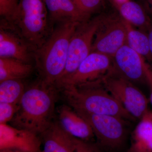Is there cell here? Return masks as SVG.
<instances>
[{
    "label": "cell",
    "mask_w": 152,
    "mask_h": 152,
    "mask_svg": "<svg viewBox=\"0 0 152 152\" xmlns=\"http://www.w3.org/2000/svg\"><path fill=\"white\" fill-rule=\"evenodd\" d=\"M58 91L41 81L26 89L12 126L40 135L53 121Z\"/></svg>",
    "instance_id": "obj_1"
},
{
    "label": "cell",
    "mask_w": 152,
    "mask_h": 152,
    "mask_svg": "<svg viewBox=\"0 0 152 152\" xmlns=\"http://www.w3.org/2000/svg\"><path fill=\"white\" fill-rule=\"evenodd\" d=\"M79 23L67 21L58 24L46 40L34 52L40 81L46 86H55L64 72L71 38Z\"/></svg>",
    "instance_id": "obj_2"
},
{
    "label": "cell",
    "mask_w": 152,
    "mask_h": 152,
    "mask_svg": "<svg viewBox=\"0 0 152 152\" xmlns=\"http://www.w3.org/2000/svg\"><path fill=\"white\" fill-rule=\"evenodd\" d=\"M1 25L16 33L34 52L45 42L53 29L44 0H20L10 20H2Z\"/></svg>",
    "instance_id": "obj_3"
},
{
    "label": "cell",
    "mask_w": 152,
    "mask_h": 152,
    "mask_svg": "<svg viewBox=\"0 0 152 152\" xmlns=\"http://www.w3.org/2000/svg\"><path fill=\"white\" fill-rule=\"evenodd\" d=\"M61 91L68 104L76 111L115 116L127 121H136L107 91L102 80L68 87Z\"/></svg>",
    "instance_id": "obj_4"
},
{
    "label": "cell",
    "mask_w": 152,
    "mask_h": 152,
    "mask_svg": "<svg viewBox=\"0 0 152 152\" xmlns=\"http://www.w3.org/2000/svg\"><path fill=\"white\" fill-rule=\"evenodd\" d=\"M75 111L90 125L96 139L97 143L104 151H122L127 139L128 121L115 116Z\"/></svg>",
    "instance_id": "obj_5"
},
{
    "label": "cell",
    "mask_w": 152,
    "mask_h": 152,
    "mask_svg": "<svg viewBox=\"0 0 152 152\" xmlns=\"http://www.w3.org/2000/svg\"><path fill=\"white\" fill-rule=\"evenodd\" d=\"M107 91L135 120L148 110V100L141 91L114 69L113 66L102 79Z\"/></svg>",
    "instance_id": "obj_6"
},
{
    "label": "cell",
    "mask_w": 152,
    "mask_h": 152,
    "mask_svg": "<svg viewBox=\"0 0 152 152\" xmlns=\"http://www.w3.org/2000/svg\"><path fill=\"white\" fill-rule=\"evenodd\" d=\"M103 12L79 23L77 26L70 41L65 69L55 86L72 75L91 53L93 41L100 24Z\"/></svg>",
    "instance_id": "obj_7"
},
{
    "label": "cell",
    "mask_w": 152,
    "mask_h": 152,
    "mask_svg": "<svg viewBox=\"0 0 152 152\" xmlns=\"http://www.w3.org/2000/svg\"><path fill=\"white\" fill-rule=\"evenodd\" d=\"M126 21L118 11L104 12L95 34L91 53L97 52L113 57L126 45Z\"/></svg>",
    "instance_id": "obj_8"
},
{
    "label": "cell",
    "mask_w": 152,
    "mask_h": 152,
    "mask_svg": "<svg viewBox=\"0 0 152 152\" xmlns=\"http://www.w3.org/2000/svg\"><path fill=\"white\" fill-rule=\"evenodd\" d=\"M113 66V57L97 52L91 53L72 75L55 86L58 91L102 80Z\"/></svg>",
    "instance_id": "obj_9"
},
{
    "label": "cell",
    "mask_w": 152,
    "mask_h": 152,
    "mask_svg": "<svg viewBox=\"0 0 152 152\" xmlns=\"http://www.w3.org/2000/svg\"><path fill=\"white\" fill-rule=\"evenodd\" d=\"M114 69L134 84L148 85L152 89V70L145 58L127 45L113 57Z\"/></svg>",
    "instance_id": "obj_10"
},
{
    "label": "cell",
    "mask_w": 152,
    "mask_h": 152,
    "mask_svg": "<svg viewBox=\"0 0 152 152\" xmlns=\"http://www.w3.org/2000/svg\"><path fill=\"white\" fill-rule=\"evenodd\" d=\"M40 137L35 133L7 124H0V151L42 152Z\"/></svg>",
    "instance_id": "obj_11"
},
{
    "label": "cell",
    "mask_w": 152,
    "mask_h": 152,
    "mask_svg": "<svg viewBox=\"0 0 152 152\" xmlns=\"http://www.w3.org/2000/svg\"><path fill=\"white\" fill-rule=\"evenodd\" d=\"M0 57L12 58L30 64L32 58H34V52L16 33L1 25Z\"/></svg>",
    "instance_id": "obj_12"
},
{
    "label": "cell",
    "mask_w": 152,
    "mask_h": 152,
    "mask_svg": "<svg viewBox=\"0 0 152 152\" xmlns=\"http://www.w3.org/2000/svg\"><path fill=\"white\" fill-rule=\"evenodd\" d=\"M57 112V120L66 132L79 140L93 141L95 136L91 126L72 107L62 104Z\"/></svg>",
    "instance_id": "obj_13"
},
{
    "label": "cell",
    "mask_w": 152,
    "mask_h": 152,
    "mask_svg": "<svg viewBox=\"0 0 152 152\" xmlns=\"http://www.w3.org/2000/svg\"><path fill=\"white\" fill-rule=\"evenodd\" d=\"M39 136L43 144L42 152H75L77 139L66 132L58 120Z\"/></svg>",
    "instance_id": "obj_14"
},
{
    "label": "cell",
    "mask_w": 152,
    "mask_h": 152,
    "mask_svg": "<svg viewBox=\"0 0 152 152\" xmlns=\"http://www.w3.org/2000/svg\"><path fill=\"white\" fill-rule=\"evenodd\" d=\"M48 10L52 27L54 25L67 21L82 23L92 17L86 15L76 4L73 0H44Z\"/></svg>",
    "instance_id": "obj_15"
},
{
    "label": "cell",
    "mask_w": 152,
    "mask_h": 152,
    "mask_svg": "<svg viewBox=\"0 0 152 152\" xmlns=\"http://www.w3.org/2000/svg\"><path fill=\"white\" fill-rule=\"evenodd\" d=\"M127 152H152V111L148 110L134 129Z\"/></svg>",
    "instance_id": "obj_16"
},
{
    "label": "cell",
    "mask_w": 152,
    "mask_h": 152,
    "mask_svg": "<svg viewBox=\"0 0 152 152\" xmlns=\"http://www.w3.org/2000/svg\"><path fill=\"white\" fill-rule=\"evenodd\" d=\"M116 10L125 21L138 29L148 33L152 20L141 4L128 0L119 5Z\"/></svg>",
    "instance_id": "obj_17"
},
{
    "label": "cell",
    "mask_w": 152,
    "mask_h": 152,
    "mask_svg": "<svg viewBox=\"0 0 152 152\" xmlns=\"http://www.w3.org/2000/svg\"><path fill=\"white\" fill-rule=\"evenodd\" d=\"M32 66L15 59L0 57V82L9 80H22L33 71Z\"/></svg>",
    "instance_id": "obj_18"
},
{
    "label": "cell",
    "mask_w": 152,
    "mask_h": 152,
    "mask_svg": "<svg viewBox=\"0 0 152 152\" xmlns=\"http://www.w3.org/2000/svg\"><path fill=\"white\" fill-rule=\"evenodd\" d=\"M127 28L126 45L142 56L144 58L152 60L150 53L148 34L137 30L125 21Z\"/></svg>",
    "instance_id": "obj_19"
},
{
    "label": "cell",
    "mask_w": 152,
    "mask_h": 152,
    "mask_svg": "<svg viewBox=\"0 0 152 152\" xmlns=\"http://www.w3.org/2000/svg\"><path fill=\"white\" fill-rule=\"evenodd\" d=\"M26 90L22 80L0 82V103L18 104Z\"/></svg>",
    "instance_id": "obj_20"
},
{
    "label": "cell",
    "mask_w": 152,
    "mask_h": 152,
    "mask_svg": "<svg viewBox=\"0 0 152 152\" xmlns=\"http://www.w3.org/2000/svg\"><path fill=\"white\" fill-rule=\"evenodd\" d=\"M79 9L86 15L92 17L104 12L106 8L105 0H73Z\"/></svg>",
    "instance_id": "obj_21"
},
{
    "label": "cell",
    "mask_w": 152,
    "mask_h": 152,
    "mask_svg": "<svg viewBox=\"0 0 152 152\" xmlns=\"http://www.w3.org/2000/svg\"><path fill=\"white\" fill-rule=\"evenodd\" d=\"M20 0H0V15L2 20L9 21L18 7Z\"/></svg>",
    "instance_id": "obj_22"
},
{
    "label": "cell",
    "mask_w": 152,
    "mask_h": 152,
    "mask_svg": "<svg viewBox=\"0 0 152 152\" xmlns=\"http://www.w3.org/2000/svg\"><path fill=\"white\" fill-rule=\"evenodd\" d=\"M19 108V104L0 103V124L10 122Z\"/></svg>",
    "instance_id": "obj_23"
},
{
    "label": "cell",
    "mask_w": 152,
    "mask_h": 152,
    "mask_svg": "<svg viewBox=\"0 0 152 152\" xmlns=\"http://www.w3.org/2000/svg\"><path fill=\"white\" fill-rule=\"evenodd\" d=\"M85 152H105L96 142L86 141Z\"/></svg>",
    "instance_id": "obj_24"
},
{
    "label": "cell",
    "mask_w": 152,
    "mask_h": 152,
    "mask_svg": "<svg viewBox=\"0 0 152 152\" xmlns=\"http://www.w3.org/2000/svg\"><path fill=\"white\" fill-rule=\"evenodd\" d=\"M86 142L77 139L75 152H85Z\"/></svg>",
    "instance_id": "obj_25"
},
{
    "label": "cell",
    "mask_w": 152,
    "mask_h": 152,
    "mask_svg": "<svg viewBox=\"0 0 152 152\" xmlns=\"http://www.w3.org/2000/svg\"><path fill=\"white\" fill-rule=\"evenodd\" d=\"M147 34H148L149 43L150 53H151L152 57V21L151 24V26H150Z\"/></svg>",
    "instance_id": "obj_26"
},
{
    "label": "cell",
    "mask_w": 152,
    "mask_h": 152,
    "mask_svg": "<svg viewBox=\"0 0 152 152\" xmlns=\"http://www.w3.org/2000/svg\"><path fill=\"white\" fill-rule=\"evenodd\" d=\"M127 1L128 0H111V4L114 6L115 8L116 9L120 4Z\"/></svg>",
    "instance_id": "obj_27"
},
{
    "label": "cell",
    "mask_w": 152,
    "mask_h": 152,
    "mask_svg": "<svg viewBox=\"0 0 152 152\" xmlns=\"http://www.w3.org/2000/svg\"><path fill=\"white\" fill-rule=\"evenodd\" d=\"M0 152H25L21 151H16V150H1Z\"/></svg>",
    "instance_id": "obj_28"
},
{
    "label": "cell",
    "mask_w": 152,
    "mask_h": 152,
    "mask_svg": "<svg viewBox=\"0 0 152 152\" xmlns=\"http://www.w3.org/2000/svg\"><path fill=\"white\" fill-rule=\"evenodd\" d=\"M147 2L151 6L152 10V0H147Z\"/></svg>",
    "instance_id": "obj_29"
},
{
    "label": "cell",
    "mask_w": 152,
    "mask_h": 152,
    "mask_svg": "<svg viewBox=\"0 0 152 152\" xmlns=\"http://www.w3.org/2000/svg\"><path fill=\"white\" fill-rule=\"evenodd\" d=\"M150 101L152 105V89L151 90V94L150 95Z\"/></svg>",
    "instance_id": "obj_30"
},
{
    "label": "cell",
    "mask_w": 152,
    "mask_h": 152,
    "mask_svg": "<svg viewBox=\"0 0 152 152\" xmlns=\"http://www.w3.org/2000/svg\"><path fill=\"white\" fill-rule=\"evenodd\" d=\"M137 1L139 2H144V1H147V0H137Z\"/></svg>",
    "instance_id": "obj_31"
},
{
    "label": "cell",
    "mask_w": 152,
    "mask_h": 152,
    "mask_svg": "<svg viewBox=\"0 0 152 152\" xmlns=\"http://www.w3.org/2000/svg\"><path fill=\"white\" fill-rule=\"evenodd\" d=\"M108 1H109L110 2V3L111 4V0H108Z\"/></svg>",
    "instance_id": "obj_32"
}]
</instances>
